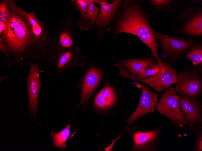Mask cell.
I'll return each instance as SVG.
<instances>
[{
	"instance_id": "obj_1",
	"label": "cell",
	"mask_w": 202,
	"mask_h": 151,
	"mask_svg": "<svg viewBox=\"0 0 202 151\" xmlns=\"http://www.w3.org/2000/svg\"><path fill=\"white\" fill-rule=\"evenodd\" d=\"M10 15L0 36V49L7 59V66L32 63L33 36L26 11L13 0H6Z\"/></svg>"
},
{
	"instance_id": "obj_2",
	"label": "cell",
	"mask_w": 202,
	"mask_h": 151,
	"mask_svg": "<svg viewBox=\"0 0 202 151\" xmlns=\"http://www.w3.org/2000/svg\"><path fill=\"white\" fill-rule=\"evenodd\" d=\"M122 8L118 16L112 24L114 37L125 33L138 36L152 51V56L157 61L159 58L157 50L159 45L157 42L154 30L151 26L148 17L137 1L126 0L122 4Z\"/></svg>"
},
{
	"instance_id": "obj_3",
	"label": "cell",
	"mask_w": 202,
	"mask_h": 151,
	"mask_svg": "<svg viewBox=\"0 0 202 151\" xmlns=\"http://www.w3.org/2000/svg\"><path fill=\"white\" fill-rule=\"evenodd\" d=\"M27 15L33 36L32 63L54 64L60 52L54 38L47 30V21L41 20L37 17L35 8L27 12Z\"/></svg>"
},
{
	"instance_id": "obj_4",
	"label": "cell",
	"mask_w": 202,
	"mask_h": 151,
	"mask_svg": "<svg viewBox=\"0 0 202 151\" xmlns=\"http://www.w3.org/2000/svg\"><path fill=\"white\" fill-rule=\"evenodd\" d=\"M159 64L160 69L156 75L149 77H135L128 70L124 69L120 73L123 77L144 83L158 92L165 90L172 84L178 82V74L176 70L169 63L161 61Z\"/></svg>"
},
{
	"instance_id": "obj_5",
	"label": "cell",
	"mask_w": 202,
	"mask_h": 151,
	"mask_svg": "<svg viewBox=\"0 0 202 151\" xmlns=\"http://www.w3.org/2000/svg\"><path fill=\"white\" fill-rule=\"evenodd\" d=\"M155 33L162 50L163 59L170 64L181 59L183 57L181 56V55L194 44V41L190 38L172 37L155 31Z\"/></svg>"
},
{
	"instance_id": "obj_6",
	"label": "cell",
	"mask_w": 202,
	"mask_h": 151,
	"mask_svg": "<svg viewBox=\"0 0 202 151\" xmlns=\"http://www.w3.org/2000/svg\"><path fill=\"white\" fill-rule=\"evenodd\" d=\"M179 96L172 87L165 90L156 107L158 112L168 118L172 124L181 128L186 127V121L181 113L178 103Z\"/></svg>"
},
{
	"instance_id": "obj_7",
	"label": "cell",
	"mask_w": 202,
	"mask_h": 151,
	"mask_svg": "<svg viewBox=\"0 0 202 151\" xmlns=\"http://www.w3.org/2000/svg\"><path fill=\"white\" fill-rule=\"evenodd\" d=\"M193 67L185 68L178 75L175 90L180 95L193 99H198L202 88L201 76Z\"/></svg>"
},
{
	"instance_id": "obj_8",
	"label": "cell",
	"mask_w": 202,
	"mask_h": 151,
	"mask_svg": "<svg viewBox=\"0 0 202 151\" xmlns=\"http://www.w3.org/2000/svg\"><path fill=\"white\" fill-rule=\"evenodd\" d=\"M176 19L181 34L190 36H202L201 8H197L194 6H190L183 10Z\"/></svg>"
},
{
	"instance_id": "obj_9",
	"label": "cell",
	"mask_w": 202,
	"mask_h": 151,
	"mask_svg": "<svg viewBox=\"0 0 202 151\" xmlns=\"http://www.w3.org/2000/svg\"><path fill=\"white\" fill-rule=\"evenodd\" d=\"M94 2L100 6V11L95 24L96 36L99 39L103 37L108 28L112 25L122 3L120 0H115L110 3L104 0H94Z\"/></svg>"
},
{
	"instance_id": "obj_10",
	"label": "cell",
	"mask_w": 202,
	"mask_h": 151,
	"mask_svg": "<svg viewBox=\"0 0 202 151\" xmlns=\"http://www.w3.org/2000/svg\"><path fill=\"white\" fill-rule=\"evenodd\" d=\"M178 96L179 106L186 121V127L194 130L197 126L202 125V101L182 95Z\"/></svg>"
},
{
	"instance_id": "obj_11",
	"label": "cell",
	"mask_w": 202,
	"mask_h": 151,
	"mask_svg": "<svg viewBox=\"0 0 202 151\" xmlns=\"http://www.w3.org/2000/svg\"><path fill=\"white\" fill-rule=\"evenodd\" d=\"M52 36L60 52L77 46L76 41L75 25L68 17L65 21L60 22Z\"/></svg>"
},
{
	"instance_id": "obj_12",
	"label": "cell",
	"mask_w": 202,
	"mask_h": 151,
	"mask_svg": "<svg viewBox=\"0 0 202 151\" xmlns=\"http://www.w3.org/2000/svg\"><path fill=\"white\" fill-rule=\"evenodd\" d=\"M39 64L34 63L29 65V73L26 77L28 93V109L31 115L36 114L39 105V93L41 85Z\"/></svg>"
},
{
	"instance_id": "obj_13",
	"label": "cell",
	"mask_w": 202,
	"mask_h": 151,
	"mask_svg": "<svg viewBox=\"0 0 202 151\" xmlns=\"http://www.w3.org/2000/svg\"><path fill=\"white\" fill-rule=\"evenodd\" d=\"M80 52L77 46L60 52L54 63L55 74L57 76L61 75L66 70L71 67L83 69V66L88 62L83 61L85 58L78 54Z\"/></svg>"
},
{
	"instance_id": "obj_14",
	"label": "cell",
	"mask_w": 202,
	"mask_h": 151,
	"mask_svg": "<svg viewBox=\"0 0 202 151\" xmlns=\"http://www.w3.org/2000/svg\"><path fill=\"white\" fill-rule=\"evenodd\" d=\"M142 88V94L139 98V105L126 120L128 125L124 131L138 118L147 113L153 112L156 107L158 95L152 91L147 86Z\"/></svg>"
},
{
	"instance_id": "obj_15",
	"label": "cell",
	"mask_w": 202,
	"mask_h": 151,
	"mask_svg": "<svg viewBox=\"0 0 202 151\" xmlns=\"http://www.w3.org/2000/svg\"><path fill=\"white\" fill-rule=\"evenodd\" d=\"M161 129L147 131H138L133 137L134 144L133 150L150 151L154 150L155 145L158 146L159 143Z\"/></svg>"
},
{
	"instance_id": "obj_16",
	"label": "cell",
	"mask_w": 202,
	"mask_h": 151,
	"mask_svg": "<svg viewBox=\"0 0 202 151\" xmlns=\"http://www.w3.org/2000/svg\"><path fill=\"white\" fill-rule=\"evenodd\" d=\"M102 78V73L98 68L92 66L89 68L84 77L82 87L81 105L87 102Z\"/></svg>"
},
{
	"instance_id": "obj_17",
	"label": "cell",
	"mask_w": 202,
	"mask_h": 151,
	"mask_svg": "<svg viewBox=\"0 0 202 151\" xmlns=\"http://www.w3.org/2000/svg\"><path fill=\"white\" fill-rule=\"evenodd\" d=\"M116 100L114 89L111 86L108 85L97 94L94 105L97 109L105 110L112 107L116 102Z\"/></svg>"
},
{
	"instance_id": "obj_18",
	"label": "cell",
	"mask_w": 202,
	"mask_h": 151,
	"mask_svg": "<svg viewBox=\"0 0 202 151\" xmlns=\"http://www.w3.org/2000/svg\"><path fill=\"white\" fill-rule=\"evenodd\" d=\"M88 10L83 16H80L76 22L80 30L86 31L91 30L95 24L99 9L95 4L94 0H89Z\"/></svg>"
},
{
	"instance_id": "obj_19",
	"label": "cell",
	"mask_w": 202,
	"mask_h": 151,
	"mask_svg": "<svg viewBox=\"0 0 202 151\" xmlns=\"http://www.w3.org/2000/svg\"><path fill=\"white\" fill-rule=\"evenodd\" d=\"M118 61L123 67L132 73L133 76L138 77L147 66L157 60L152 58H143L121 60Z\"/></svg>"
},
{
	"instance_id": "obj_20",
	"label": "cell",
	"mask_w": 202,
	"mask_h": 151,
	"mask_svg": "<svg viewBox=\"0 0 202 151\" xmlns=\"http://www.w3.org/2000/svg\"><path fill=\"white\" fill-rule=\"evenodd\" d=\"M190 47L188 54L185 56L187 59L191 61L193 67H197L202 76V42L200 41L194 44Z\"/></svg>"
},
{
	"instance_id": "obj_21",
	"label": "cell",
	"mask_w": 202,
	"mask_h": 151,
	"mask_svg": "<svg viewBox=\"0 0 202 151\" xmlns=\"http://www.w3.org/2000/svg\"><path fill=\"white\" fill-rule=\"evenodd\" d=\"M70 125H68L63 130L53 134V143L55 147L61 149L66 147V141L70 134Z\"/></svg>"
},
{
	"instance_id": "obj_22",
	"label": "cell",
	"mask_w": 202,
	"mask_h": 151,
	"mask_svg": "<svg viewBox=\"0 0 202 151\" xmlns=\"http://www.w3.org/2000/svg\"><path fill=\"white\" fill-rule=\"evenodd\" d=\"M10 10L6 0L0 1V27H5L9 18Z\"/></svg>"
},
{
	"instance_id": "obj_23",
	"label": "cell",
	"mask_w": 202,
	"mask_h": 151,
	"mask_svg": "<svg viewBox=\"0 0 202 151\" xmlns=\"http://www.w3.org/2000/svg\"><path fill=\"white\" fill-rule=\"evenodd\" d=\"M160 69V66L158 61L151 63L145 67L138 77H147L153 76L158 73Z\"/></svg>"
},
{
	"instance_id": "obj_24",
	"label": "cell",
	"mask_w": 202,
	"mask_h": 151,
	"mask_svg": "<svg viewBox=\"0 0 202 151\" xmlns=\"http://www.w3.org/2000/svg\"><path fill=\"white\" fill-rule=\"evenodd\" d=\"M89 3V0H70L71 7L80 13V16H84L87 11Z\"/></svg>"
},
{
	"instance_id": "obj_25",
	"label": "cell",
	"mask_w": 202,
	"mask_h": 151,
	"mask_svg": "<svg viewBox=\"0 0 202 151\" xmlns=\"http://www.w3.org/2000/svg\"><path fill=\"white\" fill-rule=\"evenodd\" d=\"M196 135L193 151H202V125L197 126L194 129Z\"/></svg>"
},
{
	"instance_id": "obj_26",
	"label": "cell",
	"mask_w": 202,
	"mask_h": 151,
	"mask_svg": "<svg viewBox=\"0 0 202 151\" xmlns=\"http://www.w3.org/2000/svg\"><path fill=\"white\" fill-rule=\"evenodd\" d=\"M149 2L154 7L159 8L169 5L172 1L170 0H151Z\"/></svg>"
}]
</instances>
